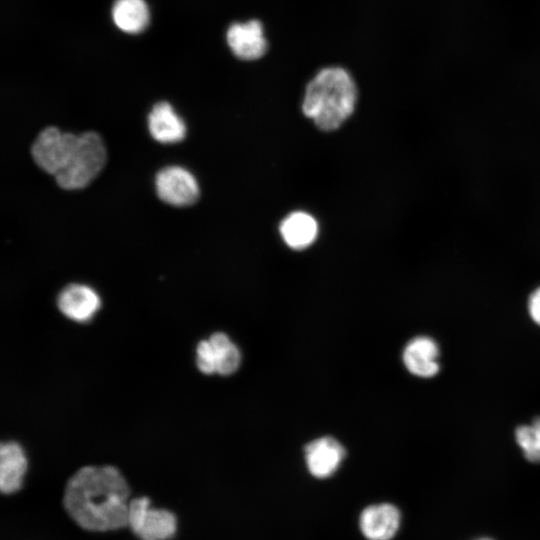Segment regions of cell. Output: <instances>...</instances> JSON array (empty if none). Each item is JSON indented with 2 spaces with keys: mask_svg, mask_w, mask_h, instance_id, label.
Masks as SVG:
<instances>
[{
  "mask_svg": "<svg viewBox=\"0 0 540 540\" xmlns=\"http://www.w3.org/2000/svg\"><path fill=\"white\" fill-rule=\"evenodd\" d=\"M280 233L290 248L301 250L309 247L315 241L318 225L311 215L298 211L288 215L282 221Z\"/></svg>",
  "mask_w": 540,
  "mask_h": 540,
  "instance_id": "cell-14",
  "label": "cell"
},
{
  "mask_svg": "<svg viewBox=\"0 0 540 540\" xmlns=\"http://www.w3.org/2000/svg\"><path fill=\"white\" fill-rule=\"evenodd\" d=\"M127 525L141 540H168L174 536L177 527L174 514L151 508L147 497L129 502Z\"/></svg>",
  "mask_w": 540,
  "mask_h": 540,
  "instance_id": "cell-4",
  "label": "cell"
},
{
  "mask_svg": "<svg viewBox=\"0 0 540 540\" xmlns=\"http://www.w3.org/2000/svg\"><path fill=\"white\" fill-rule=\"evenodd\" d=\"M227 44L238 59L254 61L267 51L263 24L257 19L232 23L226 32Z\"/></svg>",
  "mask_w": 540,
  "mask_h": 540,
  "instance_id": "cell-6",
  "label": "cell"
},
{
  "mask_svg": "<svg viewBox=\"0 0 540 540\" xmlns=\"http://www.w3.org/2000/svg\"><path fill=\"white\" fill-rule=\"evenodd\" d=\"M105 161V147L96 132L75 135L54 175L55 180L66 190L84 188L98 175Z\"/></svg>",
  "mask_w": 540,
  "mask_h": 540,
  "instance_id": "cell-3",
  "label": "cell"
},
{
  "mask_svg": "<svg viewBox=\"0 0 540 540\" xmlns=\"http://www.w3.org/2000/svg\"><path fill=\"white\" fill-rule=\"evenodd\" d=\"M399 509L390 503L366 507L360 514L359 526L368 540H391L400 528Z\"/></svg>",
  "mask_w": 540,
  "mask_h": 540,
  "instance_id": "cell-9",
  "label": "cell"
},
{
  "mask_svg": "<svg viewBox=\"0 0 540 540\" xmlns=\"http://www.w3.org/2000/svg\"><path fill=\"white\" fill-rule=\"evenodd\" d=\"M440 349L429 336H416L404 347L402 360L405 368L414 376L431 378L438 374Z\"/></svg>",
  "mask_w": 540,
  "mask_h": 540,
  "instance_id": "cell-8",
  "label": "cell"
},
{
  "mask_svg": "<svg viewBox=\"0 0 540 540\" xmlns=\"http://www.w3.org/2000/svg\"><path fill=\"white\" fill-rule=\"evenodd\" d=\"M115 25L126 33L143 31L149 22V9L144 0H116L112 8Z\"/></svg>",
  "mask_w": 540,
  "mask_h": 540,
  "instance_id": "cell-15",
  "label": "cell"
},
{
  "mask_svg": "<svg viewBox=\"0 0 540 540\" xmlns=\"http://www.w3.org/2000/svg\"><path fill=\"white\" fill-rule=\"evenodd\" d=\"M26 467V457L18 443L10 441L1 444L0 489L3 493L11 494L20 489Z\"/></svg>",
  "mask_w": 540,
  "mask_h": 540,
  "instance_id": "cell-13",
  "label": "cell"
},
{
  "mask_svg": "<svg viewBox=\"0 0 540 540\" xmlns=\"http://www.w3.org/2000/svg\"><path fill=\"white\" fill-rule=\"evenodd\" d=\"M356 101L350 73L342 67H325L307 84L302 111L320 130L333 131L352 115Z\"/></svg>",
  "mask_w": 540,
  "mask_h": 540,
  "instance_id": "cell-2",
  "label": "cell"
},
{
  "mask_svg": "<svg viewBox=\"0 0 540 540\" xmlns=\"http://www.w3.org/2000/svg\"><path fill=\"white\" fill-rule=\"evenodd\" d=\"M528 312L531 319L540 326V287L536 288L528 298Z\"/></svg>",
  "mask_w": 540,
  "mask_h": 540,
  "instance_id": "cell-19",
  "label": "cell"
},
{
  "mask_svg": "<svg viewBox=\"0 0 540 540\" xmlns=\"http://www.w3.org/2000/svg\"><path fill=\"white\" fill-rule=\"evenodd\" d=\"M304 453L308 471L320 479L334 474L346 455L344 447L330 436L312 440L305 446Z\"/></svg>",
  "mask_w": 540,
  "mask_h": 540,
  "instance_id": "cell-7",
  "label": "cell"
},
{
  "mask_svg": "<svg viewBox=\"0 0 540 540\" xmlns=\"http://www.w3.org/2000/svg\"><path fill=\"white\" fill-rule=\"evenodd\" d=\"M216 360V373L228 376L240 366L241 353L238 347L223 332H215L209 337Z\"/></svg>",
  "mask_w": 540,
  "mask_h": 540,
  "instance_id": "cell-16",
  "label": "cell"
},
{
  "mask_svg": "<svg viewBox=\"0 0 540 540\" xmlns=\"http://www.w3.org/2000/svg\"><path fill=\"white\" fill-rule=\"evenodd\" d=\"M158 197L173 206H189L194 204L200 194L195 177L179 166H168L161 169L155 177Z\"/></svg>",
  "mask_w": 540,
  "mask_h": 540,
  "instance_id": "cell-5",
  "label": "cell"
},
{
  "mask_svg": "<svg viewBox=\"0 0 540 540\" xmlns=\"http://www.w3.org/2000/svg\"><path fill=\"white\" fill-rule=\"evenodd\" d=\"M196 364L204 374L216 373L215 353L208 339L200 341L197 345Z\"/></svg>",
  "mask_w": 540,
  "mask_h": 540,
  "instance_id": "cell-18",
  "label": "cell"
},
{
  "mask_svg": "<svg viewBox=\"0 0 540 540\" xmlns=\"http://www.w3.org/2000/svg\"><path fill=\"white\" fill-rule=\"evenodd\" d=\"M151 136L161 143H176L184 139L186 126L168 102L156 103L148 115Z\"/></svg>",
  "mask_w": 540,
  "mask_h": 540,
  "instance_id": "cell-12",
  "label": "cell"
},
{
  "mask_svg": "<svg viewBox=\"0 0 540 540\" xmlns=\"http://www.w3.org/2000/svg\"><path fill=\"white\" fill-rule=\"evenodd\" d=\"M129 487L113 466H85L67 482L64 507L70 517L89 531L127 526Z\"/></svg>",
  "mask_w": 540,
  "mask_h": 540,
  "instance_id": "cell-1",
  "label": "cell"
},
{
  "mask_svg": "<svg viewBox=\"0 0 540 540\" xmlns=\"http://www.w3.org/2000/svg\"><path fill=\"white\" fill-rule=\"evenodd\" d=\"M69 137L70 133H62L56 127H47L42 130L31 148L35 163L54 176L60 168Z\"/></svg>",
  "mask_w": 540,
  "mask_h": 540,
  "instance_id": "cell-11",
  "label": "cell"
},
{
  "mask_svg": "<svg viewBox=\"0 0 540 540\" xmlns=\"http://www.w3.org/2000/svg\"><path fill=\"white\" fill-rule=\"evenodd\" d=\"M515 441L529 462L540 463V416L530 424L518 426Z\"/></svg>",
  "mask_w": 540,
  "mask_h": 540,
  "instance_id": "cell-17",
  "label": "cell"
},
{
  "mask_svg": "<svg viewBox=\"0 0 540 540\" xmlns=\"http://www.w3.org/2000/svg\"><path fill=\"white\" fill-rule=\"evenodd\" d=\"M57 305L67 318L77 322H87L96 314L101 301L91 287L69 284L59 293Z\"/></svg>",
  "mask_w": 540,
  "mask_h": 540,
  "instance_id": "cell-10",
  "label": "cell"
},
{
  "mask_svg": "<svg viewBox=\"0 0 540 540\" xmlns=\"http://www.w3.org/2000/svg\"><path fill=\"white\" fill-rule=\"evenodd\" d=\"M476 540H493V539L488 538V537H482V538H478V539H476Z\"/></svg>",
  "mask_w": 540,
  "mask_h": 540,
  "instance_id": "cell-20",
  "label": "cell"
}]
</instances>
